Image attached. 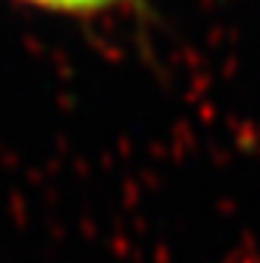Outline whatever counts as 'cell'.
I'll return each mask as SVG.
<instances>
[{
    "instance_id": "1",
    "label": "cell",
    "mask_w": 260,
    "mask_h": 263,
    "mask_svg": "<svg viewBox=\"0 0 260 263\" xmlns=\"http://www.w3.org/2000/svg\"><path fill=\"white\" fill-rule=\"evenodd\" d=\"M35 6L43 8H53V11H72V13H88V11H101L109 8L119 0H29Z\"/></svg>"
}]
</instances>
